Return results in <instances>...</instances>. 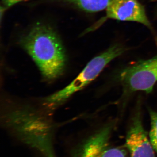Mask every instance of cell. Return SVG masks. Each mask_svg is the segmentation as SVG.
I'll return each instance as SVG.
<instances>
[{"label": "cell", "mask_w": 157, "mask_h": 157, "mask_svg": "<svg viewBox=\"0 0 157 157\" xmlns=\"http://www.w3.org/2000/svg\"><path fill=\"white\" fill-rule=\"evenodd\" d=\"M69 4L82 11L90 13L99 12L107 9L112 0H51Z\"/></svg>", "instance_id": "8"}, {"label": "cell", "mask_w": 157, "mask_h": 157, "mask_svg": "<svg viewBox=\"0 0 157 157\" xmlns=\"http://www.w3.org/2000/svg\"><path fill=\"white\" fill-rule=\"evenodd\" d=\"M151 118V129L149 138L155 151L157 153V113L150 111Z\"/></svg>", "instance_id": "9"}, {"label": "cell", "mask_w": 157, "mask_h": 157, "mask_svg": "<svg viewBox=\"0 0 157 157\" xmlns=\"http://www.w3.org/2000/svg\"><path fill=\"white\" fill-rule=\"evenodd\" d=\"M19 43L45 80H55L64 72L67 60L65 48L58 35L50 26L38 23L21 37Z\"/></svg>", "instance_id": "2"}, {"label": "cell", "mask_w": 157, "mask_h": 157, "mask_svg": "<svg viewBox=\"0 0 157 157\" xmlns=\"http://www.w3.org/2000/svg\"><path fill=\"white\" fill-rule=\"evenodd\" d=\"M130 157H155V150L142 124L139 113L132 120L126 138Z\"/></svg>", "instance_id": "7"}, {"label": "cell", "mask_w": 157, "mask_h": 157, "mask_svg": "<svg viewBox=\"0 0 157 157\" xmlns=\"http://www.w3.org/2000/svg\"><path fill=\"white\" fill-rule=\"evenodd\" d=\"M26 0H2V6L1 8V11L4 12L6 9L15 5V4L20 2L25 1Z\"/></svg>", "instance_id": "10"}, {"label": "cell", "mask_w": 157, "mask_h": 157, "mask_svg": "<svg viewBox=\"0 0 157 157\" xmlns=\"http://www.w3.org/2000/svg\"><path fill=\"white\" fill-rule=\"evenodd\" d=\"M126 50L123 45L115 44L94 57L70 84L45 98L44 103L46 106L52 109L63 104L94 80L110 62L120 56Z\"/></svg>", "instance_id": "3"}, {"label": "cell", "mask_w": 157, "mask_h": 157, "mask_svg": "<svg viewBox=\"0 0 157 157\" xmlns=\"http://www.w3.org/2000/svg\"><path fill=\"white\" fill-rule=\"evenodd\" d=\"M113 127V123L107 124L82 141L72 150L70 157H127L126 150L109 142Z\"/></svg>", "instance_id": "5"}, {"label": "cell", "mask_w": 157, "mask_h": 157, "mask_svg": "<svg viewBox=\"0 0 157 157\" xmlns=\"http://www.w3.org/2000/svg\"><path fill=\"white\" fill-rule=\"evenodd\" d=\"M107 18L135 21L151 27L144 7L137 0H112L106 9Z\"/></svg>", "instance_id": "6"}, {"label": "cell", "mask_w": 157, "mask_h": 157, "mask_svg": "<svg viewBox=\"0 0 157 157\" xmlns=\"http://www.w3.org/2000/svg\"><path fill=\"white\" fill-rule=\"evenodd\" d=\"M2 117L4 127L17 140L44 157H56L53 124L43 113L27 104H11Z\"/></svg>", "instance_id": "1"}, {"label": "cell", "mask_w": 157, "mask_h": 157, "mask_svg": "<svg viewBox=\"0 0 157 157\" xmlns=\"http://www.w3.org/2000/svg\"><path fill=\"white\" fill-rule=\"evenodd\" d=\"M118 79L130 92L151 93L157 82V55L124 68L119 73Z\"/></svg>", "instance_id": "4"}]
</instances>
